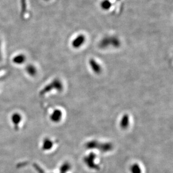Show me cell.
I'll return each mask as SVG.
<instances>
[{"label":"cell","mask_w":173,"mask_h":173,"mask_svg":"<svg viewBox=\"0 0 173 173\" xmlns=\"http://www.w3.org/2000/svg\"><path fill=\"white\" fill-rule=\"evenodd\" d=\"M112 46L115 47H118L120 46V41L117 38L108 37L105 38L103 39L100 43L101 47H107L109 46Z\"/></svg>","instance_id":"obj_1"},{"label":"cell","mask_w":173,"mask_h":173,"mask_svg":"<svg viewBox=\"0 0 173 173\" xmlns=\"http://www.w3.org/2000/svg\"><path fill=\"white\" fill-rule=\"evenodd\" d=\"M53 89H55L56 90L58 91H61L63 89V85H62L61 81L59 80H54L52 83L49 84L48 86H46L45 89H44V93L48 92Z\"/></svg>","instance_id":"obj_2"},{"label":"cell","mask_w":173,"mask_h":173,"mask_svg":"<svg viewBox=\"0 0 173 173\" xmlns=\"http://www.w3.org/2000/svg\"><path fill=\"white\" fill-rule=\"evenodd\" d=\"M85 41H86L85 36L83 34H80L77 35V37L72 40L71 45L74 48L77 49L80 48L81 46H82L83 44L85 43Z\"/></svg>","instance_id":"obj_3"},{"label":"cell","mask_w":173,"mask_h":173,"mask_svg":"<svg viewBox=\"0 0 173 173\" xmlns=\"http://www.w3.org/2000/svg\"><path fill=\"white\" fill-rule=\"evenodd\" d=\"M89 63L90 65V68L95 74H100L102 72V67L95 59H90Z\"/></svg>","instance_id":"obj_4"},{"label":"cell","mask_w":173,"mask_h":173,"mask_svg":"<svg viewBox=\"0 0 173 173\" xmlns=\"http://www.w3.org/2000/svg\"><path fill=\"white\" fill-rule=\"evenodd\" d=\"M96 158L95 155L94 154H90L89 156L84 159L85 163L91 169H98V167L94 163V159Z\"/></svg>","instance_id":"obj_5"},{"label":"cell","mask_w":173,"mask_h":173,"mask_svg":"<svg viewBox=\"0 0 173 173\" xmlns=\"http://www.w3.org/2000/svg\"><path fill=\"white\" fill-rule=\"evenodd\" d=\"M96 148H99L100 151H102L105 152L109 151L111 150V149L113 148V146L111 143H109L99 144V143L98 142Z\"/></svg>","instance_id":"obj_6"},{"label":"cell","mask_w":173,"mask_h":173,"mask_svg":"<svg viewBox=\"0 0 173 173\" xmlns=\"http://www.w3.org/2000/svg\"><path fill=\"white\" fill-rule=\"evenodd\" d=\"M51 117H52V120L53 121L58 122L62 117V112L59 110H56L54 111Z\"/></svg>","instance_id":"obj_7"},{"label":"cell","mask_w":173,"mask_h":173,"mask_svg":"<svg viewBox=\"0 0 173 173\" xmlns=\"http://www.w3.org/2000/svg\"><path fill=\"white\" fill-rule=\"evenodd\" d=\"M100 7L103 10H108L111 7V2L109 0H103L100 3Z\"/></svg>","instance_id":"obj_8"},{"label":"cell","mask_w":173,"mask_h":173,"mask_svg":"<svg viewBox=\"0 0 173 173\" xmlns=\"http://www.w3.org/2000/svg\"><path fill=\"white\" fill-rule=\"evenodd\" d=\"M129 124V117L127 115H123V117L122 118L121 122V127L125 129L128 126Z\"/></svg>","instance_id":"obj_9"},{"label":"cell","mask_w":173,"mask_h":173,"mask_svg":"<svg viewBox=\"0 0 173 173\" xmlns=\"http://www.w3.org/2000/svg\"><path fill=\"white\" fill-rule=\"evenodd\" d=\"M131 171L132 173H141V170L138 164H133L131 167Z\"/></svg>","instance_id":"obj_10"},{"label":"cell","mask_w":173,"mask_h":173,"mask_svg":"<svg viewBox=\"0 0 173 173\" xmlns=\"http://www.w3.org/2000/svg\"><path fill=\"white\" fill-rule=\"evenodd\" d=\"M70 167H71L70 165L68 163H65L61 167V172L62 173H66V172H67V171L70 170Z\"/></svg>","instance_id":"obj_11"},{"label":"cell","mask_w":173,"mask_h":173,"mask_svg":"<svg viewBox=\"0 0 173 173\" xmlns=\"http://www.w3.org/2000/svg\"><path fill=\"white\" fill-rule=\"evenodd\" d=\"M24 60V58L22 56H20L19 57H17L15 58V62L18 63H22Z\"/></svg>","instance_id":"obj_12"},{"label":"cell","mask_w":173,"mask_h":173,"mask_svg":"<svg viewBox=\"0 0 173 173\" xmlns=\"http://www.w3.org/2000/svg\"><path fill=\"white\" fill-rule=\"evenodd\" d=\"M52 142H50L49 140H47L46 142V143H45V147L46 149H49V148H50L52 146Z\"/></svg>","instance_id":"obj_13"},{"label":"cell","mask_w":173,"mask_h":173,"mask_svg":"<svg viewBox=\"0 0 173 173\" xmlns=\"http://www.w3.org/2000/svg\"><path fill=\"white\" fill-rule=\"evenodd\" d=\"M0 59H1V53H0Z\"/></svg>","instance_id":"obj_14"}]
</instances>
